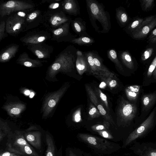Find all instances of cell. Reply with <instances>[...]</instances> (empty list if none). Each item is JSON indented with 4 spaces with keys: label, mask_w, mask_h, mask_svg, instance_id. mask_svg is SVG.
<instances>
[{
    "label": "cell",
    "mask_w": 156,
    "mask_h": 156,
    "mask_svg": "<svg viewBox=\"0 0 156 156\" xmlns=\"http://www.w3.org/2000/svg\"><path fill=\"white\" fill-rule=\"evenodd\" d=\"M47 148L45 156H55V148L54 144L51 137L47 134L46 136Z\"/></svg>",
    "instance_id": "23"
},
{
    "label": "cell",
    "mask_w": 156,
    "mask_h": 156,
    "mask_svg": "<svg viewBox=\"0 0 156 156\" xmlns=\"http://www.w3.org/2000/svg\"><path fill=\"white\" fill-rule=\"evenodd\" d=\"M37 16V14L35 12L31 13L29 16V18L30 20H33Z\"/></svg>",
    "instance_id": "40"
},
{
    "label": "cell",
    "mask_w": 156,
    "mask_h": 156,
    "mask_svg": "<svg viewBox=\"0 0 156 156\" xmlns=\"http://www.w3.org/2000/svg\"><path fill=\"white\" fill-rule=\"evenodd\" d=\"M0 156H22L17 153H14L9 151H1Z\"/></svg>",
    "instance_id": "31"
},
{
    "label": "cell",
    "mask_w": 156,
    "mask_h": 156,
    "mask_svg": "<svg viewBox=\"0 0 156 156\" xmlns=\"http://www.w3.org/2000/svg\"><path fill=\"white\" fill-rule=\"evenodd\" d=\"M120 57L126 66L129 69H132V66L131 63L132 59L130 55L127 53L124 52L121 54Z\"/></svg>",
    "instance_id": "28"
},
{
    "label": "cell",
    "mask_w": 156,
    "mask_h": 156,
    "mask_svg": "<svg viewBox=\"0 0 156 156\" xmlns=\"http://www.w3.org/2000/svg\"><path fill=\"white\" fill-rule=\"evenodd\" d=\"M94 91L98 98L103 105L107 111L109 112L110 109L106 95L100 89L97 87H95Z\"/></svg>",
    "instance_id": "22"
},
{
    "label": "cell",
    "mask_w": 156,
    "mask_h": 156,
    "mask_svg": "<svg viewBox=\"0 0 156 156\" xmlns=\"http://www.w3.org/2000/svg\"><path fill=\"white\" fill-rule=\"evenodd\" d=\"M69 156H76V155L72 152L70 151L69 154Z\"/></svg>",
    "instance_id": "46"
},
{
    "label": "cell",
    "mask_w": 156,
    "mask_h": 156,
    "mask_svg": "<svg viewBox=\"0 0 156 156\" xmlns=\"http://www.w3.org/2000/svg\"><path fill=\"white\" fill-rule=\"evenodd\" d=\"M16 135L13 141V145L10 143L11 147L15 149H16L20 147L26 145H30L25 139L23 134L19 132H16Z\"/></svg>",
    "instance_id": "19"
},
{
    "label": "cell",
    "mask_w": 156,
    "mask_h": 156,
    "mask_svg": "<svg viewBox=\"0 0 156 156\" xmlns=\"http://www.w3.org/2000/svg\"><path fill=\"white\" fill-rule=\"evenodd\" d=\"M83 53L88 62L90 69V73L94 76L99 73H101L94 64L93 59V51H89Z\"/></svg>",
    "instance_id": "16"
},
{
    "label": "cell",
    "mask_w": 156,
    "mask_h": 156,
    "mask_svg": "<svg viewBox=\"0 0 156 156\" xmlns=\"http://www.w3.org/2000/svg\"><path fill=\"white\" fill-rule=\"evenodd\" d=\"M9 54L7 52L4 53L2 55V60H7L9 57Z\"/></svg>",
    "instance_id": "35"
},
{
    "label": "cell",
    "mask_w": 156,
    "mask_h": 156,
    "mask_svg": "<svg viewBox=\"0 0 156 156\" xmlns=\"http://www.w3.org/2000/svg\"><path fill=\"white\" fill-rule=\"evenodd\" d=\"M76 67L78 73L81 75L89 72L90 69L87 58L83 53L77 50Z\"/></svg>",
    "instance_id": "10"
},
{
    "label": "cell",
    "mask_w": 156,
    "mask_h": 156,
    "mask_svg": "<svg viewBox=\"0 0 156 156\" xmlns=\"http://www.w3.org/2000/svg\"><path fill=\"white\" fill-rule=\"evenodd\" d=\"M142 85H132L127 86L125 90V93L129 102L137 104L140 95L143 91Z\"/></svg>",
    "instance_id": "8"
},
{
    "label": "cell",
    "mask_w": 156,
    "mask_h": 156,
    "mask_svg": "<svg viewBox=\"0 0 156 156\" xmlns=\"http://www.w3.org/2000/svg\"><path fill=\"white\" fill-rule=\"evenodd\" d=\"M135 151V153L139 156H156V149L151 147L145 146L137 148Z\"/></svg>",
    "instance_id": "18"
},
{
    "label": "cell",
    "mask_w": 156,
    "mask_h": 156,
    "mask_svg": "<svg viewBox=\"0 0 156 156\" xmlns=\"http://www.w3.org/2000/svg\"><path fill=\"white\" fill-rule=\"evenodd\" d=\"M69 87L68 84L64 85L58 90L47 97L42 108L43 117H46L50 113Z\"/></svg>",
    "instance_id": "6"
},
{
    "label": "cell",
    "mask_w": 156,
    "mask_h": 156,
    "mask_svg": "<svg viewBox=\"0 0 156 156\" xmlns=\"http://www.w3.org/2000/svg\"><path fill=\"white\" fill-rule=\"evenodd\" d=\"M21 26V24L19 23H18L16 24L13 27V30L14 31L16 30H18L19 29Z\"/></svg>",
    "instance_id": "38"
},
{
    "label": "cell",
    "mask_w": 156,
    "mask_h": 156,
    "mask_svg": "<svg viewBox=\"0 0 156 156\" xmlns=\"http://www.w3.org/2000/svg\"><path fill=\"white\" fill-rule=\"evenodd\" d=\"M45 39V37L44 36H41L39 37L37 39L38 41L39 42H41L44 41Z\"/></svg>",
    "instance_id": "43"
},
{
    "label": "cell",
    "mask_w": 156,
    "mask_h": 156,
    "mask_svg": "<svg viewBox=\"0 0 156 156\" xmlns=\"http://www.w3.org/2000/svg\"><path fill=\"white\" fill-rule=\"evenodd\" d=\"M77 51L76 48L72 46L70 51L64 55L61 62L52 65L49 73V76L54 77L57 73L60 71L65 72L71 71L76 66Z\"/></svg>",
    "instance_id": "3"
},
{
    "label": "cell",
    "mask_w": 156,
    "mask_h": 156,
    "mask_svg": "<svg viewBox=\"0 0 156 156\" xmlns=\"http://www.w3.org/2000/svg\"><path fill=\"white\" fill-rule=\"evenodd\" d=\"M26 140L36 149H40L41 147V133L38 131L28 132L23 133Z\"/></svg>",
    "instance_id": "11"
},
{
    "label": "cell",
    "mask_w": 156,
    "mask_h": 156,
    "mask_svg": "<svg viewBox=\"0 0 156 156\" xmlns=\"http://www.w3.org/2000/svg\"><path fill=\"white\" fill-rule=\"evenodd\" d=\"M140 100L141 112L139 117L141 120H144L156 104V90L149 93H144L143 91L140 95Z\"/></svg>",
    "instance_id": "5"
},
{
    "label": "cell",
    "mask_w": 156,
    "mask_h": 156,
    "mask_svg": "<svg viewBox=\"0 0 156 156\" xmlns=\"http://www.w3.org/2000/svg\"><path fill=\"white\" fill-rule=\"evenodd\" d=\"M0 126V141L1 142L5 137L6 136H9L12 134L11 129L6 122L1 120Z\"/></svg>",
    "instance_id": "24"
},
{
    "label": "cell",
    "mask_w": 156,
    "mask_h": 156,
    "mask_svg": "<svg viewBox=\"0 0 156 156\" xmlns=\"http://www.w3.org/2000/svg\"><path fill=\"white\" fill-rule=\"evenodd\" d=\"M86 2L90 20L95 30L100 33V24L101 33H108L111 29L110 17L104 5L95 0H86Z\"/></svg>",
    "instance_id": "1"
},
{
    "label": "cell",
    "mask_w": 156,
    "mask_h": 156,
    "mask_svg": "<svg viewBox=\"0 0 156 156\" xmlns=\"http://www.w3.org/2000/svg\"><path fill=\"white\" fill-rule=\"evenodd\" d=\"M110 126V123L105 120L102 124H98L93 126L91 128L94 131H99L108 129Z\"/></svg>",
    "instance_id": "29"
},
{
    "label": "cell",
    "mask_w": 156,
    "mask_h": 156,
    "mask_svg": "<svg viewBox=\"0 0 156 156\" xmlns=\"http://www.w3.org/2000/svg\"><path fill=\"white\" fill-rule=\"evenodd\" d=\"M67 20V18H62L59 16H54L51 21V24L53 25H55L57 23L64 22Z\"/></svg>",
    "instance_id": "30"
},
{
    "label": "cell",
    "mask_w": 156,
    "mask_h": 156,
    "mask_svg": "<svg viewBox=\"0 0 156 156\" xmlns=\"http://www.w3.org/2000/svg\"><path fill=\"white\" fill-rule=\"evenodd\" d=\"M156 123V106L147 117L131 133L126 139L123 146L125 147L152 129Z\"/></svg>",
    "instance_id": "4"
},
{
    "label": "cell",
    "mask_w": 156,
    "mask_h": 156,
    "mask_svg": "<svg viewBox=\"0 0 156 156\" xmlns=\"http://www.w3.org/2000/svg\"><path fill=\"white\" fill-rule=\"evenodd\" d=\"M70 42L79 45L89 46L94 43L95 41L90 36H81L75 38Z\"/></svg>",
    "instance_id": "17"
},
{
    "label": "cell",
    "mask_w": 156,
    "mask_h": 156,
    "mask_svg": "<svg viewBox=\"0 0 156 156\" xmlns=\"http://www.w3.org/2000/svg\"><path fill=\"white\" fill-rule=\"evenodd\" d=\"M15 2L14 1H9L6 3L5 6L7 7L11 8L15 6Z\"/></svg>",
    "instance_id": "33"
},
{
    "label": "cell",
    "mask_w": 156,
    "mask_h": 156,
    "mask_svg": "<svg viewBox=\"0 0 156 156\" xmlns=\"http://www.w3.org/2000/svg\"><path fill=\"white\" fill-rule=\"evenodd\" d=\"M24 65L27 67H30L32 66L33 64L32 63L29 61H26L24 62L23 63Z\"/></svg>",
    "instance_id": "41"
},
{
    "label": "cell",
    "mask_w": 156,
    "mask_h": 156,
    "mask_svg": "<svg viewBox=\"0 0 156 156\" xmlns=\"http://www.w3.org/2000/svg\"><path fill=\"white\" fill-rule=\"evenodd\" d=\"M64 8L72 15L77 16L80 14V7L77 0H69L65 3Z\"/></svg>",
    "instance_id": "15"
},
{
    "label": "cell",
    "mask_w": 156,
    "mask_h": 156,
    "mask_svg": "<svg viewBox=\"0 0 156 156\" xmlns=\"http://www.w3.org/2000/svg\"><path fill=\"white\" fill-rule=\"evenodd\" d=\"M17 14L19 16L21 17H24L26 15L25 13L24 12H18Z\"/></svg>",
    "instance_id": "44"
},
{
    "label": "cell",
    "mask_w": 156,
    "mask_h": 156,
    "mask_svg": "<svg viewBox=\"0 0 156 156\" xmlns=\"http://www.w3.org/2000/svg\"><path fill=\"white\" fill-rule=\"evenodd\" d=\"M25 94L27 95H28L30 94V92L29 91H27L25 92Z\"/></svg>",
    "instance_id": "48"
},
{
    "label": "cell",
    "mask_w": 156,
    "mask_h": 156,
    "mask_svg": "<svg viewBox=\"0 0 156 156\" xmlns=\"http://www.w3.org/2000/svg\"><path fill=\"white\" fill-rule=\"evenodd\" d=\"M96 131L98 132L99 134L105 138L111 139L112 137V136L105 130H102L97 131Z\"/></svg>",
    "instance_id": "32"
},
{
    "label": "cell",
    "mask_w": 156,
    "mask_h": 156,
    "mask_svg": "<svg viewBox=\"0 0 156 156\" xmlns=\"http://www.w3.org/2000/svg\"><path fill=\"white\" fill-rule=\"evenodd\" d=\"M80 138L89 144L90 146L98 149H106L109 146L108 142L96 137L85 134H80Z\"/></svg>",
    "instance_id": "9"
},
{
    "label": "cell",
    "mask_w": 156,
    "mask_h": 156,
    "mask_svg": "<svg viewBox=\"0 0 156 156\" xmlns=\"http://www.w3.org/2000/svg\"><path fill=\"white\" fill-rule=\"evenodd\" d=\"M64 31V29L62 28H60L54 31V34L56 35H58L62 34Z\"/></svg>",
    "instance_id": "34"
},
{
    "label": "cell",
    "mask_w": 156,
    "mask_h": 156,
    "mask_svg": "<svg viewBox=\"0 0 156 156\" xmlns=\"http://www.w3.org/2000/svg\"><path fill=\"white\" fill-rule=\"evenodd\" d=\"M144 55L146 59L148 58H149V52L147 51H145L144 53Z\"/></svg>",
    "instance_id": "45"
},
{
    "label": "cell",
    "mask_w": 156,
    "mask_h": 156,
    "mask_svg": "<svg viewBox=\"0 0 156 156\" xmlns=\"http://www.w3.org/2000/svg\"><path fill=\"white\" fill-rule=\"evenodd\" d=\"M4 108L10 116L17 117L24 110L25 106L22 103H12L5 105Z\"/></svg>",
    "instance_id": "14"
},
{
    "label": "cell",
    "mask_w": 156,
    "mask_h": 156,
    "mask_svg": "<svg viewBox=\"0 0 156 156\" xmlns=\"http://www.w3.org/2000/svg\"><path fill=\"white\" fill-rule=\"evenodd\" d=\"M139 23V21L137 20L133 22L131 25V27L132 28H134L136 27Z\"/></svg>",
    "instance_id": "42"
},
{
    "label": "cell",
    "mask_w": 156,
    "mask_h": 156,
    "mask_svg": "<svg viewBox=\"0 0 156 156\" xmlns=\"http://www.w3.org/2000/svg\"><path fill=\"white\" fill-rule=\"evenodd\" d=\"M85 88L91 102L98 109L101 115L105 120L110 123L114 124V122L111 116L108 113L106 109L98 98L94 91L88 85H85Z\"/></svg>",
    "instance_id": "7"
},
{
    "label": "cell",
    "mask_w": 156,
    "mask_h": 156,
    "mask_svg": "<svg viewBox=\"0 0 156 156\" xmlns=\"http://www.w3.org/2000/svg\"><path fill=\"white\" fill-rule=\"evenodd\" d=\"M149 31V28L147 26L144 27L142 29L143 33L145 34H147Z\"/></svg>",
    "instance_id": "37"
},
{
    "label": "cell",
    "mask_w": 156,
    "mask_h": 156,
    "mask_svg": "<svg viewBox=\"0 0 156 156\" xmlns=\"http://www.w3.org/2000/svg\"><path fill=\"white\" fill-rule=\"evenodd\" d=\"M153 33L154 35H156V29L154 30L153 32Z\"/></svg>",
    "instance_id": "47"
},
{
    "label": "cell",
    "mask_w": 156,
    "mask_h": 156,
    "mask_svg": "<svg viewBox=\"0 0 156 156\" xmlns=\"http://www.w3.org/2000/svg\"><path fill=\"white\" fill-rule=\"evenodd\" d=\"M59 6V4L58 3H55L51 5L49 7L52 9H55L58 8Z\"/></svg>",
    "instance_id": "39"
},
{
    "label": "cell",
    "mask_w": 156,
    "mask_h": 156,
    "mask_svg": "<svg viewBox=\"0 0 156 156\" xmlns=\"http://www.w3.org/2000/svg\"><path fill=\"white\" fill-rule=\"evenodd\" d=\"M137 104L132 103L122 98L117 112V122L121 125H129L138 117Z\"/></svg>",
    "instance_id": "2"
},
{
    "label": "cell",
    "mask_w": 156,
    "mask_h": 156,
    "mask_svg": "<svg viewBox=\"0 0 156 156\" xmlns=\"http://www.w3.org/2000/svg\"><path fill=\"white\" fill-rule=\"evenodd\" d=\"M115 12L116 18L119 24H122L126 22L127 20V15L120 7L116 9Z\"/></svg>",
    "instance_id": "26"
},
{
    "label": "cell",
    "mask_w": 156,
    "mask_h": 156,
    "mask_svg": "<svg viewBox=\"0 0 156 156\" xmlns=\"http://www.w3.org/2000/svg\"><path fill=\"white\" fill-rule=\"evenodd\" d=\"M73 30L79 37L90 36L87 32L86 23L80 17L76 18L72 21Z\"/></svg>",
    "instance_id": "12"
},
{
    "label": "cell",
    "mask_w": 156,
    "mask_h": 156,
    "mask_svg": "<svg viewBox=\"0 0 156 156\" xmlns=\"http://www.w3.org/2000/svg\"><path fill=\"white\" fill-rule=\"evenodd\" d=\"M88 115L90 119L98 118L101 115L98 109L92 102L89 105Z\"/></svg>",
    "instance_id": "27"
},
{
    "label": "cell",
    "mask_w": 156,
    "mask_h": 156,
    "mask_svg": "<svg viewBox=\"0 0 156 156\" xmlns=\"http://www.w3.org/2000/svg\"><path fill=\"white\" fill-rule=\"evenodd\" d=\"M34 95V94L33 93H31L30 94V97H32Z\"/></svg>",
    "instance_id": "49"
},
{
    "label": "cell",
    "mask_w": 156,
    "mask_h": 156,
    "mask_svg": "<svg viewBox=\"0 0 156 156\" xmlns=\"http://www.w3.org/2000/svg\"><path fill=\"white\" fill-rule=\"evenodd\" d=\"M15 149L21 152L24 156H39L30 145H24Z\"/></svg>",
    "instance_id": "25"
},
{
    "label": "cell",
    "mask_w": 156,
    "mask_h": 156,
    "mask_svg": "<svg viewBox=\"0 0 156 156\" xmlns=\"http://www.w3.org/2000/svg\"><path fill=\"white\" fill-rule=\"evenodd\" d=\"M107 53L108 58L114 63L117 69L123 72V69L119 60L116 51L114 49H111L107 51Z\"/></svg>",
    "instance_id": "21"
},
{
    "label": "cell",
    "mask_w": 156,
    "mask_h": 156,
    "mask_svg": "<svg viewBox=\"0 0 156 156\" xmlns=\"http://www.w3.org/2000/svg\"><path fill=\"white\" fill-rule=\"evenodd\" d=\"M92 51L94 64L99 71L101 72H111L103 64L101 58L96 51Z\"/></svg>",
    "instance_id": "20"
},
{
    "label": "cell",
    "mask_w": 156,
    "mask_h": 156,
    "mask_svg": "<svg viewBox=\"0 0 156 156\" xmlns=\"http://www.w3.org/2000/svg\"><path fill=\"white\" fill-rule=\"evenodd\" d=\"M35 54L38 56L39 58H42L44 57V55L39 50H36Z\"/></svg>",
    "instance_id": "36"
},
{
    "label": "cell",
    "mask_w": 156,
    "mask_h": 156,
    "mask_svg": "<svg viewBox=\"0 0 156 156\" xmlns=\"http://www.w3.org/2000/svg\"><path fill=\"white\" fill-rule=\"evenodd\" d=\"M115 75L112 73L101 72L94 76L105 82L111 89L115 88L118 85V82L114 78Z\"/></svg>",
    "instance_id": "13"
}]
</instances>
